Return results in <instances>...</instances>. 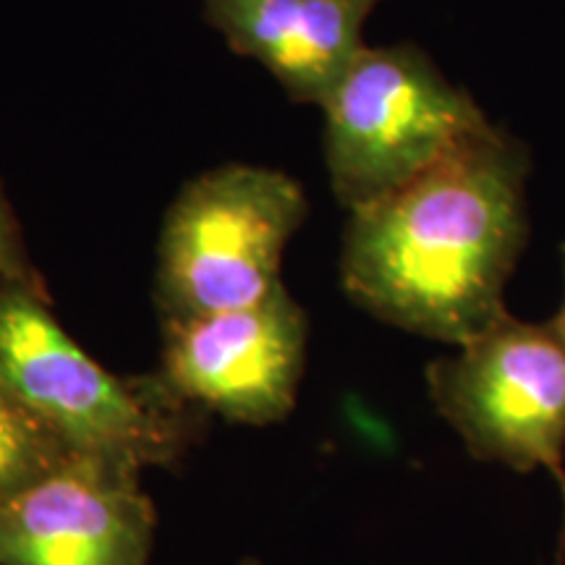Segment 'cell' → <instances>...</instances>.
<instances>
[{"mask_svg":"<svg viewBox=\"0 0 565 565\" xmlns=\"http://www.w3.org/2000/svg\"><path fill=\"white\" fill-rule=\"evenodd\" d=\"M383 0H202L233 53L257 61L294 103L322 105L364 51Z\"/></svg>","mask_w":565,"mask_h":565,"instance_id":"cell-8","label":"cell"},{"mask_svg":"<svg viewBox=\"0 0 565 565\" xmlns=\"http://www.w3.org/2000/svg\"><path fill=\"white\" fill-rule=\"evenodd\" d=\"M76 454L0 383V508Z\"/></svg>","mask_w":565,"mask_h":565,"instance_id":"cell-9","label":"cell"},{"mask_svg":"<svg viewBox=\"0 0 565 565\" xmlns=\"http://www.w3.org/2000/svg\"><path fill=\"white\" fill-rule=\"evenodd\" d=\"M158 377L181 404L238 424L286 419L307 364L309 322L280 282L249 307L162 324Z\"/></svg>","mask_w":565,"mask_h":565,"instance_id":"cell-6","label":"cell"},{"mask_svg":"<svg viewBox=\"0 0 565 565\" xmlns=\"http://www.w3.org/2000/svg\"><path fill=\"white\" fill-rule=\"evenodd\" d=\"M561 265H563V301H561V309H557V315L550 320V324H553L557 338L565 343V242L561 244Z\"/></svg>","mask_w":565,"mask_h":565,"instance_id":"cell-11","label":"cell"},{"mask_svg":"<svg viewBox=\"0 0 565 565\" xmlns=\"http://www.w3.org/2000/svg\"><path fill=\"white\" fill-rule=\"evenodd\" d=\"M320 108L330 189L349 212L398 192L492 126L414 42L366 45Z\"/></svg>","mask_w":565,"mask_h":565,"instance_id":"cell-3","label":"cell"},{"mask_svg":"<svg viewBox=\"0 0 565 565\" xmlns=\"http://www.w3.org/2000/svg\"><path fill=\"white\" fill-rule=\"evenodd\" d=\"M141 471L76 456L0 508V565H150Z\"/></svg>","mask_w":565,"mask_h":565,"instance_id":"cell-7","label":"cell"},{"mask_svg":"<svg viewBox=\"0 0 565 565\" xmlns=\"http://www.w3.org/2000/svg\"><path fill=\"white\" fill-rule=\"evenodd\" d=\"M427 387L477 461L545 469L565 503V343L553 324L508 312L429 364Z\"/></svg>","mask_w":565,"mask_h":565,"instance_id":"cell-5","label":"cell"},{"mask_svg":"<svg viewBox=\"0 0 565 565\" xmlns=\"http://www.w3.org/2000/svg\"><path fill=\"white\" fill-rule=\"evenodd\" d=\"M529 147L492 124L398 192L353 210L345 296L454 349L484 333L508 315V280L529 242Z\"/></svg>","mask_w":565,"mask_h":565,"instance_id":"cell-1","label":"cell"},{"mask_svg":"<svg viewBox=\"0 0 565 565\" xmlns=\"http://www.w3.org/2000/svg\"><path fill=\"white\" fill-rule=\"evenodd\" d=\"M38 275L26 263L24 244H21L17 217H13L11 204L0 192V280L6 278H30Z\"/></svg>","mask_w":565,"mask_h":565,"instance_id":"cell-10","label":"cell"},{"mask_svg":"<svg viewBox=\"0 0 565 565\" xmlns=\"http://www.w3.org/2000/svg\"><path fill=\"white\" fill-rule=\"evenodd\" d=\"M307 215L301 183L275 168L228 162L189 181L160 231L154 291L162 324L273 294L286 246Z\"/></svg>","mask_w":565,"mask_h":565,"instance_id":"cell-4","label":"cell"},{"mask_svg":"<svg viewBox=\"0 0 565 565\" xmlns=\"http://www.w3.org/2000/svg\"><path fill=\"white\" fill-rule=\"evenodd\" d=\"M0 383L71 454L145 471L181 456L189 408L150 377H118L55 320L38 275L0 280Z\"/></svg>","mask_w":565,"mask_h":565,"instance_id":"cell-2","label":"cell"}]
</instances>
